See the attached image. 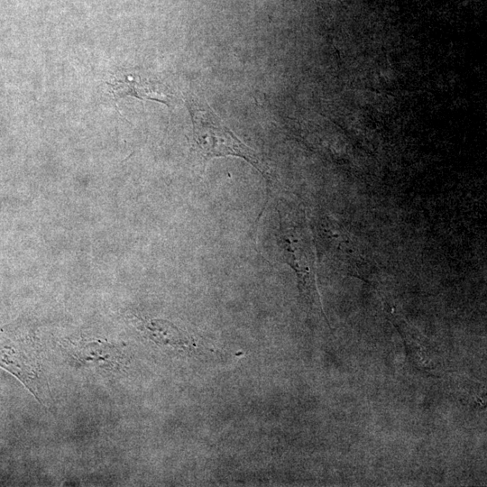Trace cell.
<instances>
[{
	"mask_svg": "<svg viewBox=\"0 0 487 487\" xmlns=\"http://www.w3.org/2000/svg\"><path fill=\"white\" fill-rule=\"evenodd\" d=\"M0 367L17 377L41 401L46 384L33 331L20 326L0 327Z\"/></svg>",
	"mask_w": 487,
	"mask_h": 487,
	"instance_id": "cell-2",
	"label": "cell"
},
{
	"mask_svg": "<svg viewBox=\"0 0 487 487\" xmlns=\"http://www.w3.org/2000/svg\"><path fill=\"white\" fill-rule=\"evenodd\" d=\"M107 84L111 86L115 97L132 96L142 100H155L166 105L170 103V94L164 85L137 76L124 75Z\"/></svg>",
	"mask_w": 487,
	"mask_h": 487,
	"instance_id": "cell-3",
	"label": "cell"
},
{
	"mask_svg": "<svg viewBox=\"0 0 487 487\" xmlns=\"http://www.w3.org/2000/svg\"><path fill=\"white\" fill-rule=\"evenodd\" d=\"M188 106L193 125V150L204 161L216 157H239L267 179V164L223 123L206 101L191 95L188 98Z\"/></svg>",
	"mask_w": 487,
	"mask_h": 487,
	"instance_id": "cell-1",
	"label": "cell"
},
{
	"mask_svg": "<svg viewBox=\"0 0 487 487\" xmlns=\"http://www.w3.org/2000/svg\"><path fill=\"white\" fill-rule=\"evenodd\" d=\"M146 329L156 343L183 349L190 346V341L187 334L168 321L151 320L146 324Z\"/></svg>",
	"mask_w": 487,
	"mask_h": 487,
	"instance_id": "cell-5",
	"label": "cell"
},
{
	"mask_svg": "<svg viewBox=\"0 0 487 487\" xmlns=\"http://www.w3.org/2000/svg\"><path fill=\"white\" fill-rule=\"evenodd\" d=\"M73 357L82 362L101 363L106 366H119L120 355L118 350L113 345L103 342H90L83 345H69Z\"/></svg>",
	"mask_w": 487,
	"mask_h": 487,
	"instance_id": "cell-4",
	"label": "cell"
}]
</instances>
